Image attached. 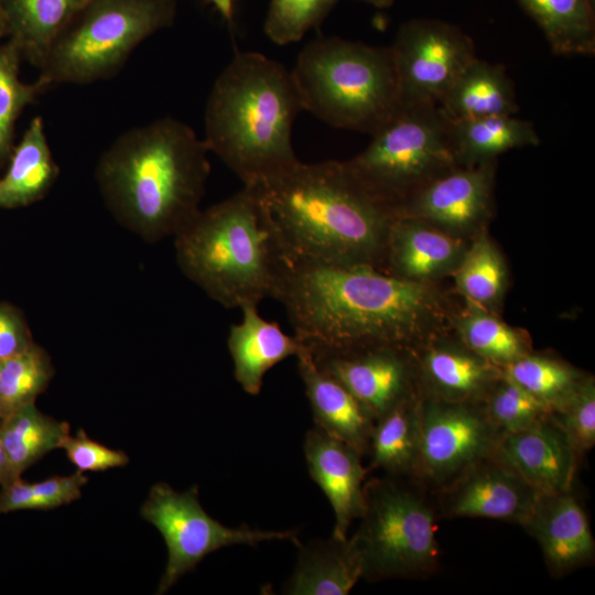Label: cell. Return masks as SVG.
I'll return each instance as SVG.
<instances>
[{
	"label": "cell",
	"instance_id": "6da1fadb",
	"mask_svg": "<svg viewBox=\"0 0 595 595\" xmlns=\"http://www.w3.org/2000/svg\"><path fill=\"white\" fill-rule=\"evenodd\" d=\"M247 187L286 263L377 268L383 262L398 214L371 194L346 162L299 160Z\"/></svg>",
	"mask_w": 595,
	"mask_h": 595
},
{
	"label": "cell",
	"instance_id": "7a4b0ae2",
	"mask_svg": "<svg viewBox=\"0 0 595 595\" xmlns=\"http://www.w3.org/2000/svg\"><path fill=\"white\" fill-rule=\"evenodd\" d=\"M305 347L414 348L435 309L432 291L371 266L286 263L274 294Z\"/></svg>",
	"mask_w": 595,
	"mask_h": 595
},
{
	"label": "cell",
	"instance_id": "3957f363",
	"mask_svg": "<svg viewBox=\"0 0 595 595\" xmlns=\"http://www.w3.org/2000/svg\"><path fill=\"white\" fill-rule=\"evenodd\" d=\"M208 153L190 126L165 117L120 134L101 154L96 178L113 217L155 242L174 236L201 209Z\"/></svg>",
	"mask_w": 595,
	"mask_h": 595
},
{
	"label": "cell",
	"instance_id": "277c9868",
	"mask_svg": "<svg viewBox=\"0 0 595 595\" xmlns=\"http://www.w3.org/2000/svg\"><path fill=\"white\" fill-rule=\"evenodd\" d=\"M303 110L291 71L257 52L237 53L215 80L205 109V138L244 183L299 161L292 128Z\"/></svg>",
	"mask_w": 595,
	"mask_h": 595
},
{
	"label": "cell",
	"instance_id": "5b68a950",
	"mask_svg": "<svg viewBox=\"0 0 595 595\" xmlns=\"http://www.w3.org/2000/svg\"><path fill=\"white\" fill-rule=\"evenodd\" d=\"M173 237L182 272L223 306L274 298L286 262L249 187L199 209Z\"/></svg>",
	"mask_w": 595,
	"mask_h": 595
},
{
	"label": "cell",
	"instance_id": "8992f818",
	"mask_svg": "<svg viewBox=\"0 0 595 595\" xmlns=\"http://www.w3.org/2000/svg\"><path fill=\"white\" fill-rule=\"evenodd\" d=\"M291 75L303 110L335 128L371 136L402 108L391 46L320 36Z\"/></svg>",
	"mask_w": 595,
	"mask_h": 595
},
{
	"label": "cell",
	"instance_id": "52a82bcc",
	"mask_svg": "<svg viewBox=\"0 0 595 595\" xmlns=\"http://www.w3.org/2000/svg\"><path fill=\"white\" fill-rule=\"evenodd\" d=\"M434 496L410 478L371 477L364 486V512L351 539L364 564L363 578H425L440 565Z\"/></svg>",
	"mask_w": 595,
	"mask_h": 595
},
{
	"label": "cell",
	"instance_id": "ba28073f",
	"mask_svg": "<svg viewBox=\"0 0 595 595\" xmlns=\"http://www.w3.org/2000/svg\"><path fill=\"white\" fill-rule=\"evenodd\" d=\"M177 0H89L58 34L39 80L88 84L109 78L148 36L173 23Z\"/></svg>",
	"mask_w": 595,
	"mask_h": 595
},
{
	"label": "cell",
	"instance_id": "9c48e42d",
	"mask_svg": "<svg viewBox=\"0 0 595 595\" xmlns=\"http://www.w3.org/2000/svg\"><path fill=\"white\" fill-rule=\"evenodd\" d=\"M347 161L364 186L398 214L423 185L457 166L451 122L439 106L402 107Z\"/></svg>",
	"mask_w": 595,
	"mask_h": 595
},
{
	"label": "cell",
	"instance_id": "30bf717a",
	"mask_svg": "<svg viewBox=\"0 0 595 595\" xmlns=\"http://www.w3.org/2000/svg\"><path fill=\"white\" fill-rule=\"evenodd\" d=\"M140 515L160 531L167 547V562L156 594L166 593L206 555L221 548L253 547L266 541L301 544L295 529L278 531L221 524L203 509L196 486L180 493L165 483L153 485Z\"/></svg>",
	"mask_w": 595,
	"mask_h": 595
},
{
	"label": "cell",
	"instance_id": "8fae6325",
	"mask_svg": "<svg viewBox=\"0 0 595 595\" xmlns=\"http://www.w3.org/2000/svg\"><path fill=\"white\" fill-rule=\"evenodd\" d=\"M420 451L414 480L434 494L491 456L504 433L483 402L419 394Z\"/></svg>",
	"mask_w": 595,
	"mask_h": 595
},
{
	"label": "cell",
	"instance_id": "7c38bea8",
	"mask_svg": "<svg viewBox=\"0 0 595 595\" xmlns=\"http://www.w3.org/2000/svg\"><path fill=\"white\" fill-rule=\"evenodd\" d=\"M402 107L439 106L462 71L476 57L472 37L436 19L402 23L391 45Z\"/></svg>",
	"mask_w": 595,
	"mask_h": 595
},
{
	"label": "cell",
	"instance_id": "4fadbf2b",
	"mask_svg": "<svg viewBox=\"0 0 595 595\" xmlns=\"http://www.w3.org/2000/svg\"><path fill=\"white\" fill-rule=\"evenodd\" d=\"M320 370L340 382L376 421L419 394L413 349L396 344L306 347Z\"/></svg>",
	"mask_w": 595,
	"mask_h": 595
},
{
	"label": "cell",
	"instance_id": "5bb4252c",
	"mask_svg": "<svg viewBox=\"0 0 595 595\" xmlns=\"http://www.w3.org/2000/svg\"><path fill=\"white\" fill-rule=\"evenodd\" d=\"M540 494L493 454L433 496L439 518H488L522 526Z\"/></svg>",
	"mask_w": 595,
	"mask_h": 595
},
{
	"label": "cell",
	"instance_id": "9a60e30c",
	"mask_svg": "<svg viewBox=\"0 0 595 595\" xmlns=\"http://www.w3.org/2000/svg\"><path fill=\"white\" fill-rule=\"evenodd\" d=\"M522 527L540 545L545 565L554 577L572 573L594 560L595 541L589 520L573 488L540 494Z\"/></svg>",
	"mask_w": 595,
	"mask_h": 595
},
{
	"label": "cell",
	"instance_id": "2e32d148",
	"mask_svg": "<svg viewBox=\"0 0 595 595\" xmlns=\"http://www.w3.org/2000/svg\"><path fill=\"white\" fill-rule=\"evenodd\" d=\"M494 454L541 494L573 488L582 457L552 414L532 426L505 433Z\"/></svg>",
	"mask_w": 595,
	"mask_h": 595
},
{
	"label": "cell",
	"instance_id": "e0dca14e",
	"mask_svg": "<svg viewBox=\"0 0 595 595\" xmlns=\"http://www.w3.org/2000/svg\"><path fill=\"white\" fill-rule=\"evenodd\" d=\"M494 163L456 166L439 175L413 193L398 215L423 217L456 229L474 226L490 207Z\"/></svg>",
	"mask_w": 595,
	"mask_h": 595
},
{
	"label": "cell",
	"instance_id": "ac0fdd59",
	"mask_svg": "<svg viewBox=\"0 0 595 595\" xmlns=\"http://www.w3.org/2000/svg\"><path fill=\"white\" fill-rule=\"evenodd\" d=\"M311 478L327 497L334 511L332 536L346 539L351 523L364 512V486L368 468L363 455L321 429H310L303 444Z\"/></svg>",
	"mask_w": 595,
	"mask_h": 595
},
{
	"label": "cell",
	"instance_id": "d6986e66",
	"mask_svg": "<svg viewBox=\"0 0 595 595\" xmlns=\"http://www.w3.org/2000/svg\"><path fill=\"white\" fill-rule=\"evenodd\" d=\"M296 358L315 426L367 455L376 423L374 415L340 382L317 368L303 344Z\"/></svg>",
	"mask_w": 595,
	"mask_h": 595
},
{
	"label": "cell",
	"instance_id": "ffe728a7",
	"mask_svg": "<svg viewBox=\"0 0 595 595\" xmlns=\"http://www.w3.org/2000/svg\"><path fill=\"white\" fill-rule=\"evenodd\" d=\"M414 353L418 380L424 389L419 394L446 401L483 402L502 368L484 359L466 346L435 344L422 354Z\"/></svg>",
	"mask_w": 595,
	"mask_h": 595
},
{
	"label": "cell",
	"instance_id": "44dd1931",
	"mask_svg": "<svg viewBox=\"0 0 595 595\" xmlns=\"http://www.w3.org/2000/svg\"><path fill=\"white\" fill-rule=\"evenodd\" d=\"M258 305L240 307L241 322L230 326L227 339L234 364V376L244 391L260 393L264 375L277 364L296 356L302 344L285 334L277 322L260 316Z\"/></svg>",
	"mask_w": 595,
	"mask_h": 595
},
{
	"label": "cell",
	"instance_id": "7402d4cb",
	"mask_svg": "<svg viewBox=\"0 0 595 595\" xmlns=\"http://www.w3.org/2000/svg\"><path fill=\"white\" fill-rule=\"evenodd\" d=\"M363 558L351 538L315 539L299 545L289 595H346L363 578Z\"/></svg>",
	"mask_w": 595,
	"mask_h": 595
},
{
	"label": "cell",
	"instance_id": "603a6c76",
	"mask_svg": "<svg viewBox=\"0 0 595 595\" xmlns=\"http://www.w3.org/2000/svg\"><path fill=\"white\" fill-rule=\"evenodd\" d=\"M450 121L513 116L515 85L505 67L477 56L462 71L439 105Z\"/></svg>",
	"mask_w": 595,
	"mask_h": 595
},
{
	"label": "cell",
	"instance_id": "cb8c5ba5",
	"mask_svg": "<svg viewBox=\"0 0 595 595\" xmlns=\"http://www.w3.org/2000/svg\"><path fill=\"white\" fill-rule=\"evenodd\" d=\"M459 242L426 228L408 215L393 220L383 255L389 274L420 281L450 267L459 252Z\"/></svg>",
	"mask_w": 595,
	"mask_h": 595
},
{
	"label": "cell",
	"instance_id": "d4e9b609",
	"mask_svg": "<svg viewBox=\"0 0 595 595\" xmlns=\"http://www.w3.org/2000/svg\"><path fill=\"white\" fill-rule=\"evenodd\" d=\"M89 0H1L10 42L41 67L58 34Z\"/></svg>",
	"mask_w": 595,
	"mask_h": 595
},
{
	"label": "cell",
	"instance_id": "484cf974",
	"mask_svg": "<svg viewBox=\"0 0 595 595\" xmlns=\"http://www.w3.org/2000/svg\"><path fill=\"white\" fill-rule=\"evenodd\" d=\"M58 175L46 140L43 119L29 125L14 149L10 166L0 180V207L14 208L42 198Z\"/></svg>",
	"mask_w": 595,
	"mask_h": 595
},
{
	"label": "cell",
	"instance_id": "4316f807",
	"mask_svg": "<svg viewBox=\"0 0 595 595\" xmlns=\"http://www.w3.org/2000/svg\"><path fill=\"white\" fill-rule=\"evenodd\" d=\"M419 394L379 418L372 431L368 470L414 480L420 451Z\"/></svg>",
	"mask_w": 595,
	"mask_h": 595
},
{
	"label": "cell",
	"instance_id": "83f0119b",
	"mask_svg": "<svg viewBox=\"0 0 595 595\" xmlns=\"http://www.w3.org/2000/svg\"><path fill=\"white\" fill-rule=\"evenodd\" d=\"M450 122L456 164L465 167L493 161L509 150L538 145L540 142L533 123L513 116Z\"/></svg>",
	"mask_w": 595,
	"mask_h": 595
},
{
	"label": "cell",
	"instance_id": "f1b7e54d",
	"mask_svg": "<svg viewBox=\"0 0 595 595\" xmlns=\"http://www.w3.org/2000/svg\"><path fill=\"white\" fill-rule=\"evenodd\" d=\"M556 55H594L595 8L588 0H517Z\"/></svg>",
	"mask_w": 595,
	"mask_h": 595
},
{
	"label": "cell",
	"instance_id": "f546056e",
	"mask_svg": "<svg viewBox=\"0 0 595 595\" xmlns=\"http://www.w3.org/2000/svg\"><path fill=\"white\" fill-rule=\"evenodd\" d=\"M0 434L11 474L17 479L47 453L61 448L69 425L42 413L31 402L0 419Z\"/></svg>",
	"mask_w": 595,
	"mask_h": 595
},
{
	"label": "cell",
	"instance_id": "4dcf8cb0",
	"mask_svg": "<svg viewBox=\"0 0 595 595\" xmlns=\"http://www.w3.org/2000/svg\"><path fill=\"white\" fill-rule=\"evenodd\" d=\"M502 372L552 412L561 409L586 379L560 360L530 353L504 367Z\"/></svg>",
	"mask_w": 595,
	"mask_h": 595
},
{
	"label": "cell",
	"instance_id": "1f68e13d",
	"mask_svg": "<svg viewBox=\"0 0 595 595\" xmlns=\"http://www.w3.org/2000/svg\"><path fill=\"white\" fill-rule=\"evenodd\" d=\"M53 372L48 355L33 343L23 351L0 359V419L35 402Z\"/></svg>",
	"mask_w": 595,
	"mask_h": 595
},
{
	"label": "cell",
	"instance_id": "d6a6232c",
	"mask_svg": "<svg viewBox=\"0 0 595 595\" xmlns=\"http://www.w3.org/2000/svg\"><path fill=\"white\" fill-rule=\"evenodd\" d=\"M463 344L478 356L504 368L529 354L524 339L499 320L474 312L458 326Z\"/></svg>",
	"mask_w": 595,
	"mask_h": 595
},
{
	"label": "cell",
	"instance_id": "836d02e7",
	"mask_svg": "<svg viewBox=\"0 0 595 595\" xmlns=\"http://www.w3.org/2000/svg\"><path fill=\"white\" fill-rule=\"evenodd\" d=\"M488 418L505 434L519 431L551 416L552 410L504 375L483 401Z\"/></svg>",
	"mask_w": 595,
	"mask_h": 595
},
{
	"label": "cell",
	"instance_id": "e575fe53",
	"mask_svg": "<svg viewBox=\"0 0 595 595\" xmlns=\"http://www.w3.org/2000/svg\"><path fill=\"white\" fill-rule=\"evenodd\" d=\"M19 50L9 42L0 46V161L11 151L13 126L22 109L48 87L41 80L25 84L19 79Z\"/></svg>",
	"mask_w": 595,
	"mask_h": 595
},
{
	"label": "cell",
	"instance_id": "d590c367",
	"mask_svg": "<svg viewBox=\"0 0 595 595\" xmlns=\"http://www.w3.org/2000/svg\"><path fill=\"white\" fill-rule=\"evenodd\" d=\"M338 0H271L264 33L275 44L300 41L318 26Z\"/></svg>",
	"mask_w": 595,
	"mask_h": 595
},
{
	"label": "cell",
	"instance_id": "8d00e7d4",
	"mask_svg": "<svg viewBox=\"0 0 595 595\" xmlns=\"http://www.w3.org/2000/svg\"><path fill=\"white\" fill-rule=\"evenodd\" d=\"M504 281L499 253L486 238L477 240L458 267L456 282L459 290L476 302L488 303L499 296Z\"/></svg>",
	"mask_w": 595,
	"mask_h": 595
},
{
	"label": "cell",
	"instance_id": "74e56055",
	"mask_svg": "<svg viewBox=\"0 0 595 595\" xmlns=\"http://www.w3.org/2000/svg\"><path fill=\"white\" fill-rule=\"evenodd\" d=\"M553 420L565 432L582 456L595 444V385L586 378L570 400L552 412Z\"/></svg>",
	"mask_w": 595,
	"mask_h": 595
},
{
	"label": "cell",
	"instance_id": "f35d334b",
	"mask_svg": "<svg viewBox=\"0 0 595 595\" xmlns=\"http://www.w3.org/2000/svg\"><path fill=\"white\" fill-rule=\"evenodd\" d=\"M68 459L79 472H101L121 467L129 463V457L122 451L109 448L88 437L84 430H78L75 436L68 434L62 445Z\"/></svg>",
	"mask_w": 595,
	"mask_h": 595
},
{
	"label": "cell",
	"instance_id": "ab89813d",
	"mask_svg": "<svg viewBox=\"0 0 595 595\" xmlns=\"http://www.w3.org/2000/svg\"><path fill=\"white\" fill-rule=\"evenodd\" d=\"M88 478L77 470L69 476H53L47 479L32 483L33 490L40 499L43 510L67 505L82 497V488Z\"/></svg>",
	"mask_w": 595,
	"mask_h": 595
},
{
	"label": "cell",
	"instance_id": "60d3db41",
	"mask_svg": "<svg viewBox=\"0 0 595 595\" xmlns=\"http://www.w3.org/2000/svg\"><path fill=\"white\" fill-rule=\"evenodd\" d=\"M32 344L22 317L12 307L0 305V359L17 355Z\"/></svg>",
	"mask_w": 595,
	"mask_h": 595
},
{
	"label": "cell",
	"instance_id": "b9f144b4",
	"mask_svg": "<svg viewBox=\"0 0 595 595\" xmlns=\"http://www.w3.org/2000/svg\"><path fill=\"white\" fill-rule=\"evenodd\" d=\"M40 509L42 504L33 490L32 483L17 478L2 487L0 493V513L10 511Z\"/></svg>",
	"mask_w": 595,
	"mask_h": 595
},
{
	"label": "cell",
	"instance_id": "7bdbcfd3",
	"mask_svg": "<svg viewBox=\"0 0 595 595\" xmlns=\"http://www.w3.org/2000/svg\"><path fill=\"white\" fill-rule=\"evenodd\" d=\"M13 480L14 478L10 470L8 456L0 434V484L3 487Z\"/></svg>",
	"mask_w": 595,
	"mask_h": 595
},
{
	"label": "cell",
	"instance_id": "ee69618b",
	"mask_svg": "<svg viewBox=\"0 0 595 595\" xmlns=\"http://www.w3.org/2000/svg\"><path fill=\"white\" fill-rule=\"evenodd\" d=\"M210 2L215 9L223 15V18L228 22H232L234 17V0H207Z\"/></svg>",
	"mask_w": 595,
	"mask_h": 595
},
{
	"label": "cell",
	"instance_id": "f6af8a7d",
	"mask_svg": "<svg viewBox=\"0 0 595 595\" xmlns=\"http://www.w3.org/2000/svg\"><path fill=\"white\" fill-rule=\"evenodd\" d=\"M359 1L366 2L377 8H388L393 2V0H359Z\"/></svg>",
	"mask_w": 595,
	"mask_h": 595
},
{
	"label": "cell",
	"instance_id": "bcb514c9",
	"mask_svg": "<svg viewBox=\"0 0 595 595\" xmlns=\"http://www.w3.org/2000/svg\"><path fill=\"white\" fill-rule=\"evenodd\" d=\"M8 34L7 20L0 0V37Z\"/></svg>",
	"mask_w": 595,
	"mask_h": 595
},
{
	"label": "cell",
	"instance_id": "7dc6e473",
	"mask_svg": "<svg viewBox=\"0 0 595 595\" xmlns=\"http://www.w3.org/2000/svg\"><path fill=\"white\" fill-rule=\"evenodd\" d=\"M588 2L595 8V0H588Z\"/></svg>",
	"mask_w": 595,
	"mask_h": 595
}]
</instances>
